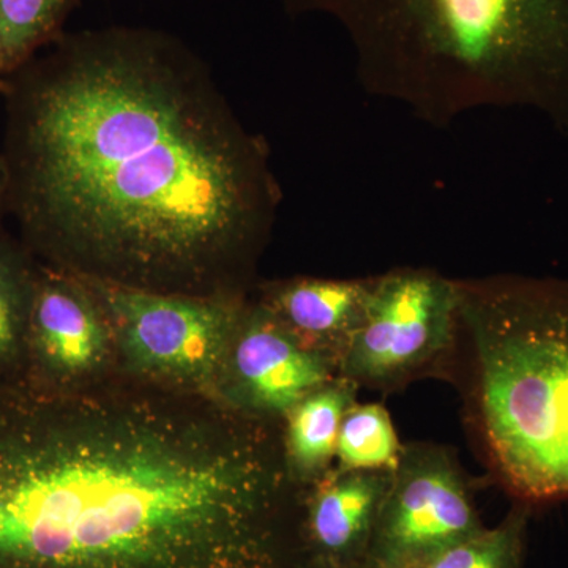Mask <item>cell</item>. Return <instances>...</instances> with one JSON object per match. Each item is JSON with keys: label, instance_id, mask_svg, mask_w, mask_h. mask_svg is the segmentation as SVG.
Masks as SVG:
<instances>
[{"label": "cell", "instance_id": "5b68a950", "mask_svg": "<svg viewBox=\"0 0 568 568\" xmlns=\"http://www.w3.org/2000/svg\"><path fill=\"white\" fill-rule=\"evenodd\" d=\"M82 280L102 306L126 372L219 396L246 294L155 293Z\"/></svg>", "mask_w": 568, "mask_h": 568}, {"label": "cell", "instance_id": "3957f363", "mask_svg": "<svg viewBox=\"0 0 568 568\" xmlns=\"http://www.w3.org/2000/svg\"><path fill=\"white\" fill-rule=\"evenodd\" d=\"M353 44L369 95L446 129L484 108L537 112L568 138V0H283Z\"/></svg>", "mask_w": 568, "mask_h": 568}, {"label": "cell", "instance_id": "5bb4252c", "mask_svg": "<svg viewBox=\"0 0 568 568\" xmlns=\"http://www.w3.org/2000/svg\"><path fill=\"white\" fill-rule=\"evenodd\" d=\"M37 265L24 245L0 234V373L28 353Z\"/></svg>", "mask_w": 568, "mask_h": 568}, {"label": "cell", "instance_id": "8992f818", "mask_svg": "<svg viewBox=\"0 0 568 568\" xmlns=\"http://www.w3.org/2000/svg\"><path fill=\"white\" fill-rule=\"evenodd\" d=\"M458 278L429 268L369 276L364 316L339 364L355 386L394 390L458 345Z\"/></svg>", "mask_w": 568, "mask_h": 568}, {"label": "cell", "instance_id": "277c9868", "mask_svg": "<svg viewBox=\"0 0 568 568\" xmlns=\"http://www.w3.org/2000/svg\"><path fill=\"white\" fill-rule=\"evenodd\" d=\"M470 416L489 469L518 503L568 499V280H458Z\"/></svg>", "mask_w": 568, "mask_h": 568}, {"label": "cell", "instance_id": "2e32d148", "mask_svg": "<svg viewBox=\"0 0 568 568\" xmlns=\"http://www.w3.org/2000/svg\"><path fill=\"white\" fill-rule=\"evenodd\" d=\"M530 506L519 503L495 528L444 549L417 568H525Z\"/></svg>", "mask_w": 568, "mask_h": 568}, {"label": "cell", "instance_id": "8fae6325", "mask_svg": "<svg viewBox=\"0 0 568 568\" xmlns=\"http://www.w3.org/2000/svg\"><path fill=\"white\" fill-rule=\"evenodd\" d=\"M368 278H301L263 284L261 304L267 306L306 346L336 364L353 342L364 316Z\"/></svg>", "mask_w": 568, "mask_h": 568}, {"label": "cell", "instance_id": "30bf717a", "mask_svg": "<svg viewBox=\"0 0 568 568\" xmlns=\"http://www.w3.org/2000/svg\"><path fill=\"white\" fill-rule=\"evenodd\" d=\"M394 470H339L305 488L295 525L298 562L366 568L377 518Z\"/></svg>", "mask_w": 568, "mask_h": 568}, {"label": "cell", "instance_id": "ac0fdd59", "mask_svg": "<svg viewBox=\"0 0 568 568\" xmlns=\"http://www.w3.org/2000/svg\"><path fill=\"white\" fill-rule=\"evenodd\" d=\"M290 568H327V567L313 566V564L298 562V560H294V562L291 564Z\"/></svg>", "mask_w": 568, "mask_h": 568}, {"label": "cell", "instance_id": "6da1fadb", "mask_svg": "<svg viewBox=\"0 0 568 568\" xmlns=\"http://www.w3.org/2000/svg\"><path fill=\"white\" fill-rule=\"evenodd\" d=\"M6 82L7 213L40 264L246 294L282 189L196 52L149 28L62 33Z\"/></svg>", "mask_w": 568, "mask_h": 568}, {"label": "cell", "instance_id": "ba28073f", "mask_svg": "<svg viewBox=\"0 0 568 568\" xmlns=\"http://www.w3.org/2000/svg\"><path fill=\"white\" fill-rule=\"evenodd\" d=\"M339 376L338 364L291 334L260 301L246 302L219 396L264 420H282L306 395Z\"/></svg>", "mask_w": 568, "mask_h": 568}, {"label": "cell", "instance_id": "52a82bcc", "mask_svg": "<svg viewBox=\"0 0 568 568\" xmlns=\"http://www.w3.org/2000/svg\"><path fill=\"white\" fill-rule=\"evenodd\" d=\"M485 528L454 455L436 444H407L381 507L366 568H417Z\"/></svg>", "mask_w": 568, "mask_h": 568}, {"label": "cell", "instance_id": "e0dca14e", "mask_svg": "<svg viewBox=\"0 0 568 568\" xmlns=\"http://www.w3.org/2000/svg\"><path fill=\"white\" fill-rule=\"evenodd\" d=\"M7 194H9V178H7L6 162L0 151V222L7 215Z\"/></svg>", "mask_w": 568, "mask_h": 568}, {"label": "cell", "instance_id": "7c38bea8", "mask_svg": "<svg viewBox=\"0 0 568 568\" xmlns=\"http://www.w3.org/2000/svg\"><path fill=\"white\" fill-rule=\"evenodd\" d=\"M357 390L354 383L336 376L283 418L284 462L294 487H312L334 470L339 426L357 403Z\"/></svg>", "mask_w": 568, "mask_h": 568}, {"label": "cell", "instance_id": "7a4b0ae2", "mask_svg": "<svg viewBox=\"0 0 568 568\" xmlns=\"http://www.w3.org/2000/svg\"><path fill=\"white\" fill-rule=\"evenodd\" d=\"M134 377L0 373V568H290L274 422Z\"/></svg>", "mask_w": 568, "mask_h": 568}, {"label": "cell", "instance_id": "9a60e30c", "mask_svg": "<svg viewBox=\"0 0 568 568\" xmlns=\"http://www.w3.org/2000/svg\"><path fill=\"white\" fill-rule=\"evenodd\" d=\"M403 448L386 407L354 403L339 426L335 469L395 470Z\"/></svg>", "mask_w": 568, "mask_h": 568}, {"label": "cell", "instance_id": "9c48e42d", "mask_svg": "<svg viewBox=\"0 0 568 568\" xmlns=\"http://www.w3.org/2000/svg\"><path fill=\"white\" fill-rule=\"evenodd\" d=\"M28 353L36 373L51 383L77 384L102 376L115 353L102 306L81 276L37 265Z\"/></svg>", "mask_w": 568, "mask_h": 568}, {"label": "cell", "instance_id": "4fadbf2b", "mask_svg": "<svg viewBox=\"0 0 568 568\" xmlns=\"http://www.w3.org/2000/svg\"><path fill=\"white\" fill-rule=\"evenodd\" d=\"M78 0H0V80L62 36Z\"/></svg>", "mask_w": 568, "mask_h": 568}, {"label": "cell", "instance_id": "d6986e66", "mask_svg": "<svg viewBox=\"0 0 568 568\" xmlns=\"http://www.w3.org/2000/svg\"><path fill=\"white\" fill-rule=\"evenodd\" d=\"M7 82L3 80H0V95H2L3 91H6Z\"/></svg>", "mask_w": 568, "mask_h": 568}]
</instances>
